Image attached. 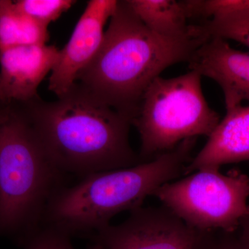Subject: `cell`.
<instances>
[{
	"mask_svg": "<svg viewBox=\"0 0 249 249\" xmlns=\"http://www.w3.org/2000/svg\"><path fill=\"white\" fill-rule=\"evenodd\" d=\"M209 38L201 26L186 38L160 37L144 25L127 1H119L99 50L75 84L132 123L152 82L168 67L189 62Z\"/></svg>",
	"mask_w": 249,
	"mask_h": 249,
	"instance_id": "6da1fadb",
	"label": "cell"
},
{
	"mask_svg": "<svg viewBox=\"0 0 249 249\" xmlns=\"http://www.w3.org/2000/svg\"><path fill=\"white\" fill-rule=\"evenodd\" d=\"M46 153L80 178L141 163L129 143L132 123L75 84L54 101L18 103Z\"/></svg>",
	"mask_w": 249,
	"mask_h": 249,
	"instance_id": "7a4b0ae2",
	"label": "cell"
},
{
	"mask_svg": "<svg viewBox=\"0 0 249 249\" xmlns=\"http://www.w3.org/2000/svg\"><path fill=\"white\" fill-rule=\"evenodd\" d=\"M196 141L186 139L149 161L90 174L64 187L49 203L42 227L71 237H89L109 226L116 214L141 207L157 188L183 175Z\"/></svg>",
	"mask_w": 249,
	"mask_h": 249,
	"instance_id": "3957f363",
	"label": "cell"
},
{
	"mask_svg": "<svg viewBox=\"0 0 249 249\" xmlns=\"http://www.w3.org/2000/svg\"><path fill=\"white\" fill-rule=\"evenodd\" d=\"M0 124V237L24 246L68 175L49 158L17 103Z\"/></svg>",
	"mask_w": 249,
	"mask_h": 249,
	"instance_id": "277c9868",
	"label": "cell"
},
{
	"mask_svg": "<svg viewBox=\"0 0 249 249\" xmlns=\"http://www.w3.org/2000/svg\"><path fill=\"white\" fill-rule=\"evenodd\" d=\"M196 71L172 78L159 76L148 87L132 125L141 139V163L169 152L186 139L209 137L219 124Z\"/></svg>",
	"mask_w": 249,
	"mask_h": 249,
	"instance_id": "5b68a950",
	"label": "cell"
},
{
	"mask_svg": "<svg viewBox=\"0 0 249 249\" xmlns=\"http://www.w3.org/2000/svg\"><path fill=\"white\" fill-rule=\"evenodd\" d=\"M188 225L204 231L235 233L249 214V175L203 169L162 185L152 196Z\"/></svg>",
	"mask_w": 249,
	"mask_h": 249,
	"instance_id": "8992f818",
	"label": "cell"
},
{
	"mask_svg": "<svg viewBox=\"0 0 249 249\" xmlns=\"http://www.w3.org/2000/svg\"><path fill=\"white\" fill-rule=\"evenodd\" d=\"M218 232L191 227L164 206H141L89 237L91 249H214Z\"/></svg>",
	"mask_w": 249,
	"mask_h": 249,
	"instance_id": "52a82bcc",
	"label": "cell"
},
{
	"mask_svg": "<svg viewBox=\"0 0 249 249\" xmlns=\"http://www.w3.org/2000/svg\"><path fill=\"white\" fill-rule=\"evenodd\" d=\"M117 0H91L87 4L66 45L59 50L49 81L57 98L73 88L82 70L94 58L102 44L105 27L117 7Z\"/></svg>",
	"mask_w": 249,
	"mask_h": 249,
	"instance_id": "ba28073f",
	"label": "cell"
},
{
	"mask_svg": "<svg viewBox=\"0 0 249 249\" xmlns=\"http://www.w3.org/2000/svg\"><path fill=\"white\" fill-rule=\"evenodd\" d=\"M58 55L59 49L47 44L0 50V100L3 106L40 98L39 86L52 73Z\"/></svg>",
	"mask_w": 249,
	"mask_h": 249,
	"instance_id": "9c48e42d",
	"label": "cell"
},
{
	"mask_svg": "<svg viewBox=\"0 0 249 249\" xmlns=\"http://www.w3.org/2000/svg\"><path fill=\"white\" fill-rule=\"evenodd\" d=\"M189 69L213 80L222 89L227 111L249 102V52L232 48L228 41L210 37L196 49Z\"/></svg>",
	"mask_w": 249,
	"mask_h": 249,
	"instance_id": "30bf717a",
	"label": "cell"
},
{
	"mask_svg": "<svg viewBox=\"0 0 249 249\" xmlns=\"http://www.w3.org/2000/svg\"><path fill=\"white\" fill-rule=\"evenodd\" d=\"M245 160H249V106H240L227 111L183 175Z\"/></svg>",
	"mask_w": 249,
	"mask_h": 249,
	"instance_id": "8fae6325",
	"label": "cell"
},
{
	"mask_svg": "<svg viewBox=\"0 0 249 249\" xmlns=\"http://www.w3.org/2000/svg\"><path fill=\"white\" fill-rule=\"evenodd\" d=\"M139 19L154 34L172 40L196 35L200 25H190L185 1L127 0Z\"/></svg>",
	"mask_w": 249,
	"mask_h": 249,
	"instance_id": "7c38bea8",
	"label": "cell"
},
{
	"mask_svg": "<svg viewBox=\"0 0 249 249\" xmlns=\"http://www.w3.org/2000/svg\"><path fill=\"white\" fill-rule=\"evenodd\" d=\"M48 40V28L18 11L14 1L3 0L0 11V50L21 46L46 45Z\"/></svg>",
	"mask_w": 249,
	"mask_h": 249,
	"instance_id": "4fadbf2b",
	"label": "cell"
},
{
	"mask_svg": "<svg viewBox=\"0 0 249 249\" xmlns=\"http://www.w3.org/2000/svg\"><path fill=\"white\" fill-rule=\"evenodd\" d=\"M210 37L233 40L249 48V9L201 24Z\"/></svg>",
	"mask_w": 249,
	"mask_h": 249,
	"instance_id": "5bb4252c",
	"label": "cell"
},
{
	"mask_svg": "<svg viewBox=\"0 0 249 249\" xmlns=\"http://www.w3.org/2000/svg\"><path fill=\"white\" fill-rule=\"evenodd\" d=\"M74 0H18L14 1L15 8L34 19L41 25L48 28L64 13L76 4Z\"/></svg>",
	"mask_w": 249,
	"mask_h": 249,
	"instance_id": "9a60e30c",
	"label": "cell"
},
{
	"mask_svg": "<svg viewBox=\"0 0 249 249\" xmlns=\"http://www.w3.org/2000/svg\"><path fill=\"white\" fill-rule=\"evenodd\" d=\"M71 237L53 228L42 227L25 242L24 249H75Z\"/></svg>",
	"mask_w": 249,
	"mask_h": 249,
	"instance_id": "2e32d148",
	"label": "cell"
},
{
	"mask_svg": "<svg viewBox=\"0 0 249 249\" xmlns=\"http://www.w3.org/2000/svg\"><path fill=\"white\" fill-rule=\"evenodd\" d=\"M214 249H249L235 233L218 232L217 244Z\"/></svg>",
	"mask_w": 249,
	"mask_h": 249,
	"instance_id": "e0dca14e",
	"label": "cell"
},
{
	"mask_svg": "<svg viewBox=\"0 0 249 249\" xmlns=\"http://www.w3.org/2000/svg\"><path fill=\"white\" fill-rule=\"evenodd\" d=\"M239 238L249 249V214L241 222Z\"/></svg>",
	"mask_w": 249,
	"mask_h": 249,
	"instance_id": "ac0fdd59",
	"label": "cell"
},
{
	"mask_svg": "<svg viewBox=\"0 0 249 249\" xmlns=\"http://www.w3.org/2000/svg\"><path fill=\"white\" fill-rule=\"evenodd\" d=\"M9 106H8L0 107V124L6 119L9 114Z\"/></svg>",
	"mask_w": 249,
	"mask_h": 249,
	"instance_id": "d6986e66",
	"label": "cell"
},
{
	"mask_svg": "<svg viewBox=\"0 0 249 249\" xmlns=\"http://www.w3.org/2000/svg\"><path fill=\"white\" fill-rule=\"evenodd\" d=\"M3 0H0V11H1V7H2Z\"/></svg>",
	"mask_w": 249,
	"mask_h": 249,
	"instance_id": "ffe728a7",
	"label": "cell"
},
{
	"mask_svg": "<svg viewBox=\"0 0 249 249\" xmlns=\"http://www.w3.org/2000/svg\"><path fill=\"white\" fill-rule=\"evenodd\" d=\"M4 107V106H3L2 103L1 102V100H0V107Z\"/></svg>",
	"mask_w": 249,
	"mask_h": 249,
	"instance_id": "44dd1931",
	"label": "cell"
}]
</instances>
